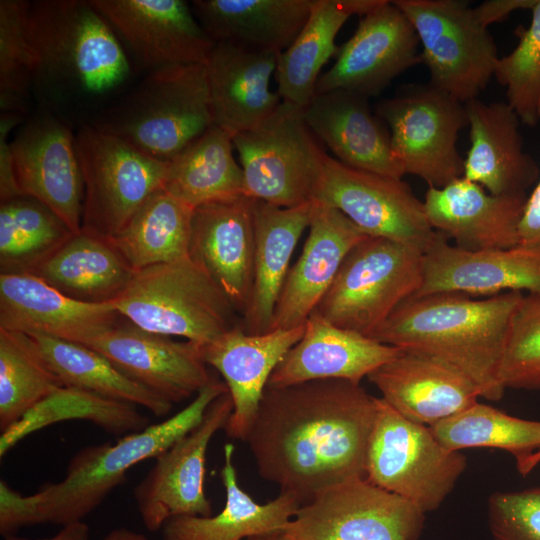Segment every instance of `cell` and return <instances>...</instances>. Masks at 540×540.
<instances>
[{"mask_svg": "<svg viewBox=\"0 0 540 540\" xmlns=\"http://www.w3.org/2000/svg\"><path fill=\"white\" fill-rule=\"evenodd\" d=\"M30 2L0 1V110L27 113L35 58L27 36Z\"/></svg>", "mask_w": 540, "mask_h": 540, "instance_id": "cell-43", "label": "cell"}, {"mask_svg": "<svg viewBox=\"0 0 540 540\" xmlns=\"http://www.w3.org/2000/svg\"><path fill=\"white\" fill-rule=\"evenodd\" d=\"M304 331L305 324L249 334L239 323L201 347L204 361L221 374L233 402V411L224 427L228 437L245 441L271 374Z\"/></svg>", "mask_w": 540, "mask_h": 540, "instance_id": "cell-23", "label": "cell"}, {"mask_svg": "<svg viewBox=\"0 0 540 540\" xmlns=\"http://www.w3.org/2000/svg\"><path fill=\"white\" fill-rule=\"evenodd\" d=\"M134 273L109 239L81 230L31 274L72 299L106 303L125 290Z\"/></svg>", "mask_w": 540, "mask_h": 540, "instance_id": "cell-35", "label": "cell"}, {"mask_svg": "<svg viewBox=\"0 0 540 540\" xmlns=\"http://www.w3.org/2000/svg\"><path fill=\"white\" fill-rule=\"evenodd\" d=\"M253 200L242 195L201 205L191 223L189 258L219 286L240 317L253 283Z\"/></svg>", "mask_w": 540, "mask_h": 540, "instance_id": "cell-21", "label": "cell"}, {"mask_svg": "<svg viewBox=\"0 0 540 540\" xmlns=\"http://www.w3.org/2000/svg\"><path fill=\"white\" fill-rule=\"evenodd\" d=\"M245 540H292V539L283 530V531L272 532V533L249 537Z\"/></svg>", "mask_w": 540, "mask_h": 540, "instance_id": "cell-52", "label": "cell"}, {"mask_svg": "<svg viewBox=\"0 0 540 540\" xmlns=\"http://www.w3.org/2000/svg\"><path fill=\"white\" fill-rule=\"evenodd\" d=\"M280 53L215 43L205 63L213 124L233 137L256 127L281 104L270 89Z\"/></svg>", "mask_w": 540, "mask_h": 540, "instance_id": "cell-26", "label": "cell"}, {"mask_svg": "<svg viewBox=\"0 0 540 540\" xmlns=\"http://www.w3.org/2000/svg\"><path fill=\"white\" fill-rule=\"evenodd\" d=\"M86 346L171 404L197 394L215 377L197 344L143 330L125 318Z\"/></svg>", "mask_w": 540, "mask_h": 540, "instance_id": "cell-19", "label": "cell"}, {"mask_svg": "<svg viewBox=\"0 0 540 540\" xmlns=\"http://www.w3.org/2000/svg\"><path fill=\"white\" fill-rule=\"evenodd\" d=\"M66 387L126 402L147 409L157 417L167 415L172 405L120 371L98 351L42 334H28Z\"/></svg>", "mask_w": 540, "mask_h": 540, "instance_id": "cell-37", "label": "cell"}, {"mask_svg": "<svg viewBox=\"0 0 540 540\" xmlns=\"http://www.w3.org/2000/svg\"><path fill=\"white\" fill-rule=\"evenodd\" d=\"M382 399L406 419L431 426L478 402L476 385L435 359L401 352L368 375Z\"/></svg>", "mask_w": 540, "mask_h": 540, "instance_id": "cell-29", "label": "cell"}, {"mask_svg": "<svg viewBox=\"0 0 540 540\" xmlns=\"http://www.w3.org/2000/svg\"><path fill=\"white\" fill-rule=\"evenodd\" d=\"M312 201L340 211L366 236L402 242L423 253L438 233L423 202L402 179L355 169L329 155Z\"/></svg>", "mask_w": 540, "mask_h": 540, "instance_id": "cell-14", "label": "cell"}, {"mask_svg": "<svg viewBox=\"0 0 540 540\" xmlns=\"http://www.w3.org/2000/svg\"><path fill=\"white\" fill-rule=\"evenodd\" d=\"M429 428L436 440L451 451L497 448L511 453L523 476L528 474L530 458L540 450V421L514 417L479 402Z\"/></svg>", "mask_w": 540, "mask_h": 540, "instance_id": "cell-40", "label": "cell"}, {"mask_svg": "<svg viewBox=\"0 0 540 540\" xmlns=\"http://www.w3.org/2000/svg\"><path fill=\"white\" fill-rule=\"evenodd\" d=\"M101 540H151L141 533L127 528H116L110 531Z\"/></svg>", "mask_w": 540, "mask_h": 540, "instance_id": "cell-51", "label": "cell"}, {"mask_svg": "<svg viewBox=\"0 0 540 540\" xmlns=\"http://www.w3.org/2000/svg\"><path fill=\"white\" fill-rule=\"evenodd\" d=\"M233 149V136L213 124L169 161L163 189L194 209L245 195Z\"/></svg>", "mask_w": 540, "mask_h": 540, "instance_id": "cell-36", "label": "cell"}, {"mask_svg": "<svg viewBox=\"0 0 540 540\" xmlns=\"http://www.w3.org/2000/svg\"><path fill=\"white\" fill-rule=\"evenodd\" d=\"M487 522L493 540H540V486L491 494Z\"/></svg>", "mask_w": 540, "mask_h": 540, "instance_id": "cell-46", "label": "cell"}, {"mask_svg": "<svg viewBox=\"0 0 540 540\" xmlns=\"http://www.w3.org/2000/svg\"><path fill=\"white\" fill-rule=\"evenodd\" d=\"M375 112L388 126L392 152L404 174L435 188L463 176L457 140L468 126L464 103L430 83L411 84L379 102Z\"/></svg>", "mask_w": 540, "mask_h": 540, "instance_id": "cell-12", "label": "cell"}, {"mask_svg": "<svg viewBox=\"0 0 540 540\" xmlns=\"http://www.w3.org/2000/svg\"><path fill=\"white\" fill-rule=\"evenodd\" d=\"M228 392L218 378L201 389L181 411L141 431L124 435L116 443L80 449L69 461L66 474L35 493L23 495L0 481V533L15 534L36 524L64 526L83 519L126 480L133 466L156 458L203 419L208 406Z\"/></svg>", "mask_w": 540, "mask_h": 540, "instance_id": "cell-2", "label": "cell"}, {"mask_svg": "<svg viewBox=\"0 0 540 540\" xmlns=\"http://www.w3.org/2000/svg\"><path fill=\"white\" fill-rule=\"evenodd\" d=\"M464 105L470 148L462 177L493 195L526 194L537 182L540 170L523 150L515 111L507 102L485 104L477 98Z\"/></svg>", "mask_w": 540, "mask_h": 540, "instance_id": "cell-30", "label": "cell"}, {"mask_svg": "<svg viewBox=\"0 0 540 540\" xmlns=\"http://www.w3.org/2000/svg\"><path fill=\"white\" fill-rule=\"evenodd\" d=\"M425 515L409 500L363 478L300 506L284 532L292 540H418Z\"/></svg>", "mask_w": 540, "mask_h": 540, "instance_id": "cell-13", "label": "cell"}, {"mask_svg": "<svg viewBox=\"0 0 540 540\" xmlns=\"http://www.w3.org/2000/svg\"><path fill=\"white\" fill-rule=\"evenodd\" d=\"M245 195L279 207L313 200L328 154L310 130L304 108L282 101L256 127L233 137Z\"/></svg>", "mask_w": 540, "mask_h": 540, "instance_id": "cell-9", "label": "cell"}, {"mask_svg": "<svg viewBox=\"0 0 540 540\" xmlns=\"http://www.w3.org/2000/svg\"><path fill=\"white\" fill-rule=\"evenodd\" d=\"M421 45L430 84L461 103L477 98L494 76L496 44L462 0H395Z\"/></svg>", "mask_w": 540, "mask_h": 540, "instance_id": "cell-11", "label": "cell"}, {"mask_svg": "<svg viewBox=\"0 0 540 540\" xmlns=\"http://www.w3.org/2000/svg\"><path fill=\"white\" fill-rule=\"evenodd\" d=\"M74 418L90 420L115 435L138 432L150 425L149 419L139 413L135 405L64 386L39 403L17 424L2 432L0 456L3 457L34 430Z\"/></svg>", "mask_w": 540, "mask_h": 540, "instance_id": "cell-42", "label": "cell"}, {"mask_svg": "<svg viewBox=\"0 0 540 540\" xmlns=\"http://www.w3.org/2000/svg\"><path fill=\"white\" fill-rule=\"evenodd\" d=\"M123 317L113 302L72 299L32 274L0 273V328L83 345Z\"/></svg>", "mask_w": 540, "mask_h": 540, "instance_id": "cell-22", "label": "cell"}, {"mask_svg": "<svg viewBox=\"0 0 540 540\" xmlns=\"http://www.w3.org/2000/svg\"><path fill=\"white\" fill-rule=\"evenodd\" d=\"M381 0H313L310 15L292 44L279 54L275 71L282 101L305 108L315 95L320 71L338 52L336 36L353 15H364Z\"/></svg>", "mask_w": 540, "mask_h": 540, "instance_id": "cell-34", "label": "cell"}, {"mask_svg": "<svg viewBox=\"0 0 540 540\" xmlns=\"http://www.w3.org/2000/svg\"><path fill=\"white\" fill-rule=\"evenodd\" d=\"M365 237L340 211L314 202L308 237L288 271L270 331L304 325L329 290L347 254Z\"/></svg>", "mask_w": 540, "mask_h": 540, "instance_id": "cell-24", "label": "cell"}, {"mask_svg": "<svg viewBox=\"0 0 540 540\" xmlns=\"http://www.w3.org/2000/svg\"><path fill=\"white\" fill-rule=\"evenodd\" d=\"M526 194L493 195L464 177L428 187L423 205L431 227L466 250L518 246Z\"/></svg>", "mask_w": 540, "mask_h": 540, "instance_id": "cell-25", "label": "cell"}, {"mask_svg": "<svg viewBox=\"0 0 540 540\" xmlns=\"http://www.w3.org/2000/svg\"><path fill=\"white\" fill-rule=\"evenodd\" d=\"M522 291L540 293L538 254L520 246L466 250L438 232L423 253L422 283L411 297L442 292L492 297Z\"/></svg>", "mask_w": 540, "mask_h": 540, "instance_id": "cell-20", "label": "cell"}, {"mask_svg": "<svg viewBox=\"0 0 540 540\" xmlns=\"http://www.w3.org/2000/svg\"><path fill=\"white\" fill-rule=\"evenodd\" d=\"M522 292L484 299L442 292L410 297L371 338L440 361L468 377L480 397L499 401V379L510 322Z\"/></svg>", "mask_w": 540, "mask_h": 540, "instance_id": "cell-3", "label": "cell"}, {"mask_svg": "<svg viewBox=\"0 0 540 540\" xmlns=\"http://www.w3.org/2000/svg\"><path fill=\"white\" fill-rule=\"evenodd\" d=\"M313 209V201L294 207H279L253 200V283L248 306L240 319V326L246 333L270 332L292 254L301 235L310 226Z\"/></svg>", "mask_w": 540, "mask_h": 540, "instance_id": "cell-31", "label": "cell"}, {"mask_svg": "<svg viewBox=\"0 0 540 540\" xmlns=\"http://www.w3.org/2000/svg\"><path fill=\"white\" fill-rule=\"evenodd\" d=\"M537 0H487L473 8L478 21L485 27L505 20L519 9H532Z\"/></svg>", "mask_w": 540, "mask_h": 540, "instance_id": "cell-49", "label": "cell"}, {"mask_svg": "<svg viewBox=\"0 0 540 540\" xmlns=\"http://www.w3.org/2000/svg\"><path fill=\"white\" fill-rule=\"evenodd\" d=\"M304 118L335 159L355 169L401 179L386 123L373 112L369 98L346 90L315 93Z\"/></svg>", "mask_w": 540, "mask_h": 540, "instance_id": "cell-27", "label": "cell"}, {"mask_svg": "<svg viewBox=\"0 0 540 540\" xmlns=\"http://www.w3.org/2000/svg\"><path fill=\"white\" fill-rule=\"evenodd\" d=\"M11 152L20 194L39 200L80 233L84 185L69 126L51 113L34 115L11 138Z\"/></svg>", "mask_w": 540, "mask_h": 540, "instance_id": "cell-18", "label": "cell"}, {"mask_svg": "<svg viewBox=\"0 0 540 540\" xmlns=\"http://www.w3.org/2000/svg\"><path fill=\"white\" fill-rule=\"evenodd\" d=\"M73 235L56 213L33 197L0 201V273L31 274Z\"/></svg>", "mask_w": 540, "mask_h": 540, "instance_id": "cell-39", "label": "cell"}, {"mask_svg": "<svg viewBox=\"0 0 540 540\" xmlns=\"http://www.w3.org/2000/svg\"><path fill=\"white\" fill-rule=\"evenodd\" d=\"M423 277V252L383 237L366 236L345 257L316 309L331 324L371 337L413 296Z\"/></svg>", "mask_w": 540, "mask_h": 540, "instance_id": "cell-7", "label": "cell"}, {"mask_svg": "<svg viewBox=\"0 0 540 540\" xmlns=\"http://www.w3.org/2000/svg\"><path fill=\"white\" fill-rule=\"evenodd\" d=\"M93 125L152 158L170 161L213 125L205 64L149 72Z\"/></svg>", "mask_w": 540, "mask_h": 540, "instance_id": "cell-5", "label": "cell"}, {"mask_svg": "<svg viewBox=\"0 0 540 540\" xmlns=\"http://www.w3.org/2000/svg\"><path fill=\"white\" fill-rule=\"evenodd\" d=\"M25 115L1 112L0 115V200L21 195L14 176L11 152V131L23 121Z\"/></svg>", "mask_w": 540, "mask_h": 540, "instance_id": "cell-47", "label": "cell"}, {"mask_svg": "<svg viewBox=\"0 0 540 540\" xmlns=\"http://www.w3.org/2000/svg\"><path fill=\"white\" fill-rule=\"evenodd\" d=\"M499 379L505 389L540 390V293L524 295L512 316Z\"/></svg>", "mask_w": 540, "mask_h": 540, "instance_id": "cell-45", "label": "cell"}, {"mask_svg": "<svg viewBox=\"0 0 540 540\" xmlns=\"http://www.w3.org/2000/svg\"><path fill=\"white\" fill-rule=\"evenodd\" d=\"M233 402L229 392L216 398L202 421L155 458L133 490L142 522L151 532L172 517L212 515L205 493L206 454L212 437L224 429Z\"/></svg>", "mask_w": 540, "mask_h": 540, "instance_id": "cell-15", "label": "cell"}, {"mask_svg": "<svg viewBox=\"0 0 540 540\" xmlns=\"http://www.w3.org/2000/svg\"><path fill=\"white\" fill-rule=\"evenodd\" d=\"M234 446L224 445L221 479L225 504L216 515L177 516L162 527L163 540H245L249 537L283 531L300 508V502L288 493L260 504L238 482L233 463Z\"/></svg>", "mask_w": 540, "mask_h": 540, "instance_id": "cell-33", "label": "cell"}, {"mask_svg": "<svg viewBox=\"0 0 540 540\" xmlns=\"http://www.w3.org/2000/svg\"><path fill=\"white\" fill-rule=\"evenodd\" d=\"M377 398L341 379L267 386L245 438L259 475L302 505L365 478Z\"/></svg>", "mask_w": 540, "mask_h": 540, "instance_id": "cell-1", "label": "cell"}, {"mask_svg": "<svg viewBox=\"0 0 540 540\" xmlns=\"http://www.w3.org/2000/svg\"><path fill=\"white\" fill-rule=\"evenodd\" d=\"M4 540H89V527L84 521H79L61 526V529L49 538L28 539L11 534L5 536Z\"/></svg>", "mask_w": 540, "mask_h": 540, "instance_id": "cell-50", "label": "cell"}, {"mask_svg": "<svg viewBox=\"0 0 540 540\" xmlns=\"http://www.w3.org/2000/svg\"><path fill=\"white\" fill-rule=\"evenodd\" d=\"M75 147L84 185L81 230L110 239L164 188L169 161L152 158L93 124L76 133Z\"/></svg>", "mask_w": 540, "mask_h": 540, "instance_id": "cell-10", "label": "cell"}, {"mask_svg": "<svg viewBox=\"0 0 540 540\" xmlns=\"http://www.w3.org/2000/svg\"><path fill=\"white\" fill-rule=\"evenodd\" d=\"M466 466L465 456L443 447L429 426L406 419L377 398L365 460L368 482L428 513L441 506Z\"/></svg>", "mask_w": 540, "mask_h": 540, "instance_id": "cell-8", "label": "cell"}, {"mask_svg": "<svg viewBox=\"0 0 540 540\" xmlns=\"http://www.w3.org/2000/svg\"><path fill=\"white\" fill-rule=\"evenodd\" d=\"M27 36L33 89L48 103L105 94L130 75L125 49L90 0L30 2Z\"/></svg>", "mask_w": 540, "mask_h": 540, "instance_id": "cell-4", "label": "cell"}, {"mask_svg": "<svg viewBox=\"0 0 540 540\" xmlns=\"http://www.w3.org/2000/svg\"><path fill=\"white\" fill-rule=\"evenodd\" d=\"M360 17L333 66L319 77L315 93L346 90L370 98L421 62L418 36L393 1L381 0Z\"/></svg>", "mask_w": 540, "mask_h": 540, "instance_id": "cell-17", "label": "cell"}, {"mask_svg": "<svg viewBox=\"0 0 540 540\" xmlns=\"http://www.w3.org/2000/svg\"><path fill=\"white\" fill-rule=\"evenodd\" d=\"M531 11L530 26L518 29V45L498 59L494 76L506 87L507 103L519 120L535 126L540 121V0Z\"/></svg>", "mask_w": 540, "mask_h": 540, "instance_id": "cell-44", "label": "cell"}, {"mask_svg": "<svg viewBox=\"0 0 540 540\" xmlns=\"http://www.w3.org/2000/svg\"><path fill=\"white\" fill-rule=\"evenodd\" d=\"M518 246L540 256V175L527 196L518 227Z\"/></svg>", "mask_w": 540, "mask_h": 540, "instance_id": "cell-48", "label": "cell"}, {"mask_svg": "<svg viewBox=\"0 0 540 540\" xmlns=\"http://www.w3.org/2000/svg\"><path fill=\"white\" fill-rule=\"evenodd\" d=\"M108 21L129 59L148 73L205 64L215 43L183 0H90Z\"/></svg>", "mask_w": 540, "mask_h": 540, "instance_id": "cell-16", "label": "cell"}, {"mask_svg": "<svg viewBox=\"0 0 540 540\" xmlns=\"http://www.w3.org/2000/svg\"><path fill=\"white\" fill-rule=\"evenodd\" d=\"M113 303L139 328L200 347L240 323L223 291L189 256L135 271Z\"/></svg>", "mask_w": 540, "mask_h": 540, "instance_id": "cell-6", "label": "cell"}, {"mask_svg": "<svg viewBox=\"0 0 540 540\" xmlns=\"http://www.w3.org/2000/svg\"><path fill=\"white\" fill-rule=\"evenodd\" d=\"M190 5L214 43L282 53L302 30L313 0H194Z\"/></svg>", "mask_w": 540, "mask_h": 540, "instance_id": "cell-32", "label": "cell"}, {"mask_svg": "<svg viewBox=\"0 0 540 540\" xmlns=\"http://www.w3.org/2000/svg\"><path fill=\"white\" fill-rule=\"evenodd\" d=\"M400 352L397 347L335 326L312 313L305 322L302 338L277 365L267 386L284 387L322 379L360 384Z\"/></svg>", "mask_w": 540, "mask_h": 540, "instance_id": "cell-28", "label": "cell"}, {"mask_svg": "<svg viewBox=\"0 0 540 540\" xmlns=\"http://www.w3.org/2000/svg\"><path fill=\"white\" fill-rule=\"evenodd\" d=\"M540 462V450L536 452L529 460L527 464V473L529 474L530 471Z\"/></svg>", "mask_w": 540, "mask_h": 540, "instance_id": "cell-53", "label": "cell"}, {"mask_svg": "<svg viewBox=\"0 0 540 540\" xmlns=\"http://www.w3.org/2000/svg\"><path fill=\"white\" fill-rule=\"evenodd\" d=\"M62 387L30 335L0 328L1 433Z\"/></svg>", "mask_w": 540, "mask_h": 540, "instance_id": "cell-41", "label": "cell"}, {"mask_svg": "<svg viewBox=\"0 0 540 540\" xmlns=\"http://www.w3.org/2000/svg\"><path fill=\"white\" fill-rule=\"evenodd\" d=\"M193 211L194 208L160 189L109 241L135 271L186 258Z\"/></svg>", "mask_w": 540, "mask_h": 540, "instance_id": "cell-38", "label": "cell"}]
</instances>
